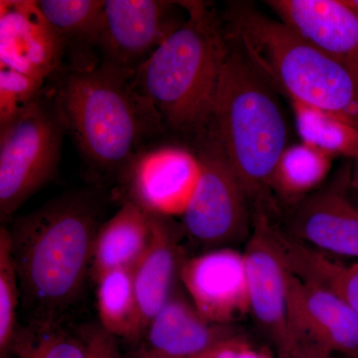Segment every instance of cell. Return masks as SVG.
<instances>
[{
  "instance_id": "obj_1",
  "label": "cell",
  "mask_w": 358,
  "mask_h": 358,
  "mask_svg": "<svg viewBox=\"0 0 358 358\" xmlns=\"http://www.w3.org/2000/svg\"><path fill=\"white\" fill-rule=\"evenodd\" d=\"M101 213L91 192H67L20 216L9 229L20 306L36 336L60 329L81 296Z\"/></svg>"
},
{
  "instance_id": "obj_2",
  "label": "cell",
  "mask_w": 358,
  "mask_h": 358,
  "mask_svg": "<svg viewBox=\"0 0 358 358\" xmlns=\"http://www.w3.org/2000/svg\"><path fill=\"white\" fill-rule=\"evenodd\" d=\"M181 3L185 23L136 70L134 83L166 129L195 138L210 124L230 45L206 4Z\"/></svg>"
},
{
  "instance_id": "obj_3",
  "label": "cell",
  "mask_w": 358,
  "mask_h": 358,
  "mask_svg": "<svg viewBox=\"0 0 358 358\" xmlns=\"http://www.w3.org/2000/svg\"><path fill=\"white\" fill-rule=\"evenodd\" d=\"M230 45L207 131L217 141L248 195L252 211L277 213L275 166L288 147V128L275 90Z\"/></svg>"
},
{
  "instance_id": "obj_4",
  "label": "cell",
  "mask_w": 358,
  "mask_h": 358,
  "mask_svg": "<svg viewBox=\"0 0 358 358\" xmlns=\"http://www.w3.org/2000/svg\"><path fill=\"white\" fill-rule=\"evenodd\" d=\"M53 91L78 150L99 169L121 171L145 141L166 129L134 74L113 66L68 69Z\"/></svg>"
},
{
  "instance_id": "obj_5",
  "label": "cell",
  "mask_w": 358,
  "mask_h": 358,
  "mask_svg": "<svg viewBox=\"0 0 358 358\" xmlns=\"http://www.w3.org/2000/svg\"><path fill=\"white\" fill-rule=\"evenodd\" d=\"M226 38L275 91L358 128V79L348 68L244 4L226 14Z\"/></svg>"
},
{
  "instance_id": "obj_6",
  "label": "cell",
  "mask_w": 358,
  "mask_h": 358,
  "mask_svg": "<svg viewBox=\"0 0 358 358\" xmlns=\"http://www.w3.org/2000/svg\"><path fill=\"white\" fill-rule=\"evenodd\" d=\"M68 133L53 89L0 124V219L7 222L57 176Z\"/></svg>"
},
{
  "instance_id": "obj_7",
  "label": "cell",
  "mask_w": 358,
  "mask_h": 358,
  "mask_svg": "<svg viewBox=\"0 0 358 358\" xmlns=\"http://www.w3.org/2000/svg\"><path fill=\"white\" fill-rule=\"evenodd\" d=\"M194 140L200 176L182 215L183 233L209 250L245 244L253 225L248 195L213 136L206 131Z\"/></svg>"
},
{
  "instance_id": "obj_8",
  "label": "cell",
  "mask_w": 358,
  "mask_h": 358,
  "mask_svg": "<svg viewBox=\"0 0 358 358\" xmlns=\"http://www.w3.org/2000/svg\"><path fill=\"white\" fill-rule=\"evenodd\" d=\"M250 313L261 331L282 355L289 343V268L279 225L264 210L253 211L251 234L243 251Z\"/></svg>"
},
{
  "instance_id": "obj_9",
  "label": "cell",
  "mask_w": 358,
  "mask_h": 358,
  "mask_svg": "<svg viewBox=\"0 0 358 358\" xmlns=\"http://www.w3.org/2000/svg\"><path fill=\"white\" fill-rule=\"evenodd\" d=\"M179 7L180 2L166 0H106L98 46L100 63L136 74L185 23L179 18Z\"/></svg>"
},
{
  "instance_id": "obj_10",
  "label": "cell",
  "mask_w": 358,
  "mask_h": 358,
  "mask_svg": "<svg viewBox=\"0 0 358 358\" xmlns=\"http://www.w3.org/2000/svg\"><path fill=\"white\" fill-rule=\"evenodd\" d=\"M124 201L154 215H183L200 176L196 152L178 145H145L121 171Z\"/></svg>"
},
{
  "instance_id": "obj_11",
  "label": "cell",
  "mask_w": 358,
  "mask_h": 358,
  "mask_svg": "<svg viewBox=\"0 0 358 358\" xmlns=\"http://www.w3.org/2000/svg\"><path fill=\"white\" fill-rule=\"evenodd\" d=\"M189 300L209 322L233 326L250 313L243 253L231 247L185 259L180 268Z\"/></svg>"
},
{
  "instance_id": "obj_12",
  "label": "cell",
  "mask_w": 358,
  "mask_h": 358,
  "mask_svg": "<svg viewBox=\"0 0 358 358\" xmlns=\"http://www.w3.org/2000/svg\"><path fill=\"white\" fill-rule=\"evenodd\" d=\"M288 317L289 345L294 339H303L331 355L358 358V313L336 294L293 273Z\"/></svg>"
},
{
  "instance_id": "obj_13",
  "label": "cell",
  "mask_w": 358,
  "mask_h": 358,
  "mask_svg": "<svg viewBox=\"0 0 358 358\" xmlns=\"http://www.w3.org/2000/svg\"><path fill=\"white\" fill-rule=\"evenodd\" d=\"M281 227L326 255L358 260V207L341 186L320 188L289 206Z\"/></svg>"
},
{
  "instance_id": "obj_14",
  "label": "cell",
  "mask_w": 358,
  "mask_h": 358,
  "mask_svg": "<svg viewBox=\"0 0 358 358\" xmlns=\"http://www.w3.org/2000/svg\"><path fill=\"white\" fill-rule=\"evenodd\" d=\"M0 64L41 80L58 69L64 47L36 1H1Z\"/></svg>"
},
{
  "instance_id": "obj_15",
  "label": "cell",
  "mask_w": 358,
  "mask_h": 358,
  "mask_svg": "<svg viewBox=\"0 0 358 358\" xmlns=\"http://www.w3.org/2000/svg\"><path fill=\"white\" fill-rule=\"evenodd\" d=\"M280 21L358 79V15L343 0H268Z\"/></svg>"
},
{
  "instance_id": "obj_16",
  "label": "cell",
  "mask_w": 358,
  "mask_h": 358,
  "mask_svg": "<svg viewBox=\"0 0 358 358\" xmlns=\"http://www.w3.org/2000/svg\"><path fill=\"white\" fill-rule=\"evenodd\" d=\"M236 327L205 319L188 296L176 289L145 329L148 350L166 358H203L240 334Z\"/></svg>"
},
{
  "instance_id": "obj_17",
  "label": "cell",
  "mask_w": 358,
  "mask_h": 358,
  "mask_svg": "<svg viewBox=\"0 0 358 358\" xmlns=\"http://www.w3.org/2000/svg\"><path fill=\"white\" fill-rule=\"evenodd\" d=\"M182 235V226L173 217L152 214L150 245L133 270L134 288L145 329L176 293V284L185 260L180 246Z\"/></svg>"
},
{
  "instance_id": "obj_18",
  "label": "cell",
  "mask_w": 358,
  "mask_h": 358,
  "mask_svg": "<svg viewBox=\"0 0 358 358\" xmlns=\"http://www.w3.org/2000/svg\"><path fill=\"white\" fill-rule=\"evenodd\" d=\"M152 238V214L131 201L102 223L94 248L91 277L96 281L110 271H133Z\"/></svg>"
},
{
  "instance_id": "obj_19",
  "label": "cell",
  "mask_w": 358,
  "mask_h": 358,
  "mask_svg": "<svg viewBox=\"0 0 358 358\" xmlns=\"http://www.w3.org/2000/svg\"><path fill=\"white\" fill-rule=\"evenodd\" d=\"M37 6L58 35L64 54H69L68 69L84 70L100 63L98 46L102 29L103 0H41Z\"/></svg>"
},
{
  "instance_id": "obj_20",
  "label": "cell",
  "mask_w": 358,
  "mask_h": 358,
  "mask_svg": "<svg viewBox=\"0 0 358 358\" xmlns=\"http://www.w3.org/2000/svg\"><path fill=\"white\" fill-rule=\"evenodd\" d=\"M289 268L296 277L331 292L358 313V260L345 263L326 255L279 228Z\"/></svg>"
},
{
  "instance_id": "obj_21",
  "label": "cell",
  "mask_w": 358,
  "mask_h": 358,
  "mask_svg": "<svg viewBox=\"0 0 358 358\" xmlns=\"http://www.w3.org/2000/svg\"><path fill=\"white\" fill-rule=\"evenodd\" d=\"M100 327L115 338L138 339L145 324L134 288L133 271H110L96 281Z\"/></svg>"
},
{
  "instance_id": "obj_22",
  "label": "cell",
  "mask_w": 358,
  "mask_h": 358,
  "mask_svg": "<svg viewBox=\"0 0 358 358\" xmlns=\"http://www.w3.org/2000/svg\"><path fill=\"white\" fill-rule=\"evenodd\" d=\"M333 159L305 143L288 145L275 166L273 194L291 206L320 189Z\"/></svg>"
},
{
  "instance_id": "obj_23",
  "label": "cell",
  "mask_w": 358,
  "mask_h": 358,
  "mask_svg": "<svg viewBox=\"0 0 358 358\" xmlns=\"http://www.w3.org/2000/svg\"><path fill=\"white\" fill-rule=\"evenodd\" d=\"M301 143L331 159L358 157V128L326 110L291 101Z\"/></svg>"
},
{
  "instance_id": "obj_24",
  "label": "cell",
  "mask_w": 358,
  "mask_h": 358,
  "mask_svg": "<svg viewBox=\"0 0 358 358\" xmlns=\"http://www.w3.org/2000/svg\"><path fill=\"white\" fill-rule=\"evenodd\" d=\"M20 289L11 251L9 229H0V355L6 357L17 327Z\"/></svg>"
},
{
  "instance_id": "obj_25",
  "label": "cell",
  "mask_w": 358,
  "mask_h": 358,
  "mask_svg": "<svg viewBox=\"0 0 358 358\" xmlns=\"http://www.w3.org/2000/svg\"><path fill=\"white\" fill-rule=\"evenodd\" d=\"M44 81L0 69V124L20 112L43 90Z\"/></svg>"
},
{
  "instance_id": "obj_26",
  "label": "cell",
  "mask_w": 358,
  "mask_h": 358,
  "mask_svg": "<svg viewBox=\"0 0 358 358\" xmlns=\"http://www.w3.org/2000/svg\"><path fill=\"white\" fill-rule=\"evenodd\" d=\"M16 358H86L84 338L57 329L41 336Z\"/></svg>"
},
{
  "instance_id": "obj_27",
  "label": "cell",
  "mask_w": 358,
  "mask_h": 358,
  "mask_svg": "<svg viewBox=\"0 0 358 358\" xmlns=\"http://www.w3.org/2000/svg\"><path fill=\"white\" fill-rule=\"evenodd\" d=\"M203 358H273L265 350L257 348L241 334L216 346Z\"/></svg>"
},
{
  "instance_id": "obj_28",
  "label": "cell",
  "mask_w": 358,
  "mask_h": 358,
  "mask_svg": "<svg viewBox=\"0 0 358 358\" xmlns=\"http://www.w3.org/2000/svg\"><path fill=\"white\" fill-rule=\"evenodd\" d=\"M84 341L86 358H121L117 338L101 327L90 329Z\"/></svg>"
},
{
  "instance_id": "obj_29",
  "label": "cell",
  "mask_w": 358,
  "mask_h": 358,
  "mask_svg": "<svg viewBox=\"0 0 358 358\" xmlns=\"http://www.w3.org/2000/svg\"><path fill=\"white\" fill-rule=\"evenodd\" d=\"M279 358H334V355L310 341L294 339Z\"/></svg>"
},
{
  "instance_id": "obj_30",
  "label": "cell",
  "mask_w": 358,
  "mask_h": 358,
  "mask_svg": "<svg viewBox=\"0 0 358 358\" xmlns=\"http://www.w3.org/2000/svg\"><path fill=\"white\" fill-rule=\"evenodd\" d=\"M350 185L352 186L353 189L357 192L358 195V157L357 159L352 160V171H350Z\"/></svg>"
},
{
  "instance_id": "obj_31",
  "label": "cell",
  "mask_w": 358,
  "mask_h": 358,
  "mask_svg": "<svg viewBox=\"0 0 358 358\" xmlns=\"http://www.w3.org/2000/svg\"><path fill=\"white\" fill-rule=\"evenodd\" d=\"M136 358H166L164 357H162V355H157L152 350H145L143 352H141L140 355H138Z\"/></svg>"
},
{
  "instance_id": "obj_32",
  "label": "cell",
  "mask_w": 358,
  "mask_h": 358,
  "mask_svg": "<svg viewBox=\"0 0 358 358\" xmlns=\"http://www.w3.org/2000/svg\"><path fill=\"white\" fill-rule=\"evenodd\" d=\"M346 6L352 8L353 11L358 15V0H343Z\"/></svg>"
}]
</instances>
